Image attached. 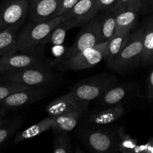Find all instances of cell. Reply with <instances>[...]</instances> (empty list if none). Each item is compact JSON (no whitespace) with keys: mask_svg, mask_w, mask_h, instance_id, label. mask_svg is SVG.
<instances>
[{"mask_svg":"<svg viewBox=\"0 0 153 153\" xmlns=\"http://www.w3.org/2000/svg\"><path fill=\"white\" fill-rule=\"evenodd\" d=\"M78 131V137L87 149L94 152L116 153L119 151V128L88 124Z\"/></svg>","mask_w":153,"mask_h":153,"instance_id":"6da1fadb","label":"cell"},{"mask_svg":"<svg viewBox=\"0 0 153 153\" xmlns=\"http://www.w3.org/2000/svg\"><path fill=\"white\" fill-rule=\"evenodd\" d=\"M143 50V30L142 27L131 33L126 44L116 55L106 61L111 71L124 74L140 67Z\"/></svg>","mask_w":153,"mask_h":153,"instance_id":"7a4b0ae2","label":"cell"},{"mask_svg":"<svg viewBox=\"0 0 153 153\" xmlns=\"http://www.w3.org/2000/svg\"><path fill=\"white\" fill-rule=\"evenodd\" d=\"M69 19H70V16L64 13L58 17L46 20H30L17 35L19 51L31 52L35 50L60 22Z\"/></svg>","mask_w":153,"mask_h":153,"instance_id":"3957f363","label":"cell"},{"mask_svg":"<svg viewBox=\"0 0 153 153\" xmlns=\"http://www.w3.org/2000/svg\"><path fill=\"white\" fill-rule=\"evenodd\" d=\"M117 83L118 79L114 75L100 73L80 81L70 91L80 100L91 102L93 100H97Z\"/></svg>","mask_w":153,"mask_h":153,"instance_id":"277c9868","label":"cell"},{"mask_svg":"<svg viewBox=\"0 0 153 153\" xmlns=\"http://www.w3.org/2000/svg\"><path fill=\"white\" fill-rule=\"evenodd\" d=\"M7 82H16L29 88H38L52 85L57 79V75L48 64L35 66L14 73H4Z\"/></svg>","mask_w":153,"mask_h":153,"instance_id":"5b68a950","label":"cell"},{"mask_svg":"<svg viewBox=\"0 0 153 153\" xmlns=\"http://www.w3.org/2000/svg\"><path fill=\"white\" fill-rule=\"evenodd\" d=\"M47 64L44 61L43 46H39L31 52H17L0 58V72L14 73L29 67Z\"/></svg>","mask_w":153,"mask_h":153,"instance_id":"8992f818","label":"cell"},{"mask_svg":"<svg viewBox=\"0 0 153 153\" xmlns=\"http://www.w3.org/2000/svg\"><path fill=\"white\" fill-rule=\"evenodd\" d=\"M106 43H100L94 47L88 48L75 56L64 60L57 64L58 70L66 72L68 70H82L97 66L105 56Z\"/></svg>","mask_w":153,"mask_h":153,"instance_id":"52a82bcc","label":"cell"},{"mask_svg":"<svg viewBox=\"0 0 153 153\" xmlns=\"http://www.w3.org/2000/svg\"><path fill=\"white\" fill-rule=\"evenodd\" d=\"M140 87L134 82H125L114 85L97 100L98 107L101 108L111 107L130 100L142 98Z\"/></svg>","mask_w":153,"mask_h":153,"instance_id":"ba28073f","label":"cell"},{"mask_svg":"<svg viewBox=\"0 0 153 153\" xmlns=\"http://www.w3.org/2000/svg\"><path fill=\"white\" fill-rule=\"evenodd\" d=\"M53 84L38 88H30L10 94L0 100V106L8 109L21 108L42 100L51 94L54 89Z\"/></svg>","mask_w":153,"mask_h":153,"instance_id":"9c48e42d","label":"cell"},{"mask_svg":"<svg viewBox=\"0 0 153 153\" xmlns=\"http://www.w3.org/2000/svg\"><path fill=\"white\" fill-rule=\"evenodd\" d=\"M28 13V0H4L0 4V31L20 27Z\"/></svg>","mask_w":153,"mask_h":153,"instance_id":"30bf717a","label":"cell"},{"mask_svg":"<svg viewBox=\"0 0 153 153\" xmlns=\"http://www.w3.org/2000/svg\"><path fill=\"white\" fill-rule=\"evenodd\" d=\"M102 43V42L100 35L97 15L96 17L93 18L82 25V29L79 32L76 41L73 43V46L70 48V52L67 58H72L85 49L94 47Z\"/></svg>","mask_w":153,"mask_h":153,"instance_id":"8fae6325","label":"cell"},{"mask_svg":"<svg viewBox=\"0 0 153 153\" xmlns=\"http://www.w3.org/2000/svg\"><path fill=\"white\" fill-rule=\"evenodd\" d=\"M89 103L76 97L70 91L50 102L46 105L45 111L48 116H56L71 112H80L85 114L88 112Z\"/></svg>","mask_w":153,"mask_h":153,"instance_id":"7c38bea8","label":"cell"},{"mask_svg":"<svg viewBox=\"0 0 153 153\" xmlns=\"http://www.w3.org/2000/svg\"><path fill=\"white\" fill-rule=\"evenodd\" d=\"M62 0H28V14L31 21L55 18Z\"/></svg>","mask_w":153,"mask_h":153,"instance_id":"4fadbf2b","label":"cell"},{"mask_svg":"<svg viewBox=\"0 0 153 153\" xmlns=\"http://www.w3.org/2000/svg\"><path fill=\"white\" fill-rule=\"evenodd\" d=\"M126 111L124 103L106 108L104 110L94 112L90 115L87 120V124L94 125H109L120 119Z\"/></svg>","mask_w":153,"mask_h":153,"instance_id":"5bb4252c","label":"cell"},{"mask_svg":"<svg viewBox=\"0 0 153 153\" xmlns=\"http://www.w3.org/2000/svg\"><path fill=\"white\" fill-rule=\"evenodd\" d=\"M100 12L97 0H79L71 10L65 13L70 19H77L86 23L96 17Z\"/></svg>","mask_w":153,"mask_h":153,"instance_id":"9a60e30c","label":"cell"},{"mask_svg":"<svg viewBox=\"0 0 153 153\" xmlns=\"http://www.w3.org/2000/svg\"><path fill=\"white\" fill-rule=\"evenodd\" d=\"M143 50L140 67L153 64V14L151 13L143 20Z\"/></svg>","mask_w":153,"mask_h":153,"instance_id":"2e32d148","label":"cell"},{"mask_svg":"<svg viewBox=\"0 0 153 153\" xmlns=\"http://www.w3.org/2000/svg\"><path fill=\"white\" fill-rule=\"evenodd\" d=\"M85 22L77 19H69L67 20L60 22L49 34L47 37L42 42L40 46H44L46 43L55 46V45H62L65 40L67 33L69 30L76 27H82Z\"/></svg>","mask_w":153,"mask_h":153,"instance_id":"e0dca14e","label":"cell"},{"mask_svg":"<svg viewBox=\"0 0 153 153\" xmlns=\"http://www.w3.org/2000/svg\"><path fill=\"white\" fill-rule=\"evenodd\" d=\"M139 14L136 10L128 7L122 10H118L116 19L114 34H129L138 25Z\"/></svg>","mask_w":153,"mask_h":153,"instance_id":"ac0fdd59","label":"cell"},{"mask_svg":"<svg viewBox=\"0 0 153 153\" xmlns=\"http://www.w3.org/2000/svg\"><path fill=\"white\" fill-rule=\"evenodd\" d=\"M85 114L80 112H71L63 114L51 116L53 120L52 130L53 132H70L79 124Z\"/></svg>","mask_w":153,"mask_h":153,"instance_id":"d6986e66","label":"cell"},{"mask_svg":"<svg viewBox=\"0 0 153 153\" xmlns=\"http://www.w3.org/2000/svg\"><path fill=\"white\" fill-rule=\"evenodd\" d=\"M53 124V120L51 116H47L46 118L42 120L40 122L31 126L28 128H25L23 131H20L16 135L14 138V143H21L27 140L35 137L46 131L51 130Z\"/></svg>","mask_w":153,"mask_h":153,"instance_id":"ffe728a7","label":"cell"},{"mask_svg":"<svg viewBox=\"0 0 153 153\" xmlns=\"http://www.w3.org/2000/svg\"><path fill=\"white\" fill-rule=\"evenodd\" d=\"M117 14L118 10H114L103 11L101 14L98 15L99 27L102 43L107 42L114 34Z\"/></svg>","mask_w":153,"mask_h":153,"instance_id":"44dd1931","label":"cell"},{"mask_svg":"<svg viewBox=\"0 0 153 153\" xmlns=\"http://www.w3.org/2000/svg\"><path fill=\"white\" fill-rule=\"evenodd\" d=\"M19 27L0 31V58L19 51L17 35Z\"/></svg>","mask_w":153,"mask_h":153,"instance_id":"7402d4cb","label":"cell"},{"mask_svg":"<svg viewBox=\"0 0 153 153\" xmlns=\"http://www.w3.org/2000/svg\"><path fill=\"white\" fill-rule=\"evenodd\" d=\"M130 35L131 33L114 34L113 37L108 40L106 43L105 56V60L106 61L113 58L123 49V47L126 44Z\"/></svg>","mask_w":153,"mask_h":153,"instance_id":"603a6c76","label":"cell"},{"mask_svg":"<svg viewBox=\"0 0 153 153\" xmlns=\"http://www.w3.org/2000/svg\"><path fill=\"white\" fill-rule=\"evenodd\" d=\"M52 152L55 153H72L73 152L69 132L54 133Z\"/></svg>","mask_w":153,"mask_h":153,"instance_id":"cb8c5ba5","label":"cell"},{"mask_svg":"<svg viewBox=\"0 0 153 153\" xmlns=\"http://www.w3.org/2000/svg\"><path fill=\"white\" fill-rule=\"evenodd\" d=\"M119 151L123 153H137V140L126 134L123 126L119 127Z\"/></svg>","mask_w":153,"mask_h":153,"instance_id":"d4e9b609","label":"cell"},{"mask_svg":"<svg viewBox=\"0 0 153 153\" xmlns=\"http://www.w3.org/2000/svg\"><path fill=\"white\" fill-rule=\"evenodd\" d=\"M22 117H16L11 120H7L4 125L0 127V146L14 134L22 124Z\"/></svg>","mask_w":153,"mask_h":153,"instance_id":"484cf974","label":"cell"},{"mask_svg":"<svg viewBox=\"0 0 153 153\" xmlns=\"http://www.w3.org/2000/svg\"><path fill=\"white\" fill-rule=\"evenodd\" d=\"M30 88L29 87L16 82H7L3 85H0V100H2L17 91Z\"/></svg>","mask_w":153,"mask_h":153,"instance_id":"4316f807","label":"cell"},{"mask_svg":"<svg viewBox=\"0 0 153 153\" xmlns=\"http://www.w3.org/2000/svg\"><path fill=\"white\" fill-rule=\"evenodd\" d=\"M79 1V0H62L58 10L55 13V18L64 15L67 11L71 10Z\"/></svg>","mask_w":153,"mask_h":153,"instance_id":"83f0119b","label":"cell"},{"mask_svg":"<svg viewBox=\"0 0 153 153\" xmlns=\"http://www.w3.org/2000/svg\"><path fill=\"white\" fill-rule=\"evenodd\" d=\"M117 3L118 0H97V4L100 12L115 10Z\"/></svg>","mask_w":153,"mask_h":153,"instance_id":"f1b7e54d","label":"cell"},{"mask_svg":"<svg viewBox=\"0 0 153 153\" xmlns=\"http://www.w3.org/2000/svg\"><path fill=\"white\" fill-rule=\"evenodd\" d=\"M146 97L153 102V67L149 70L146 79Z\"/></svg>","mask_w":153,"mask_h":153,"instance_id":"f546056e","label":"cell"},{"mask_svg":"<svg viewBox=\"0 0 153 153\" xmlns=\"http://www.w3.org/2000/svg\"><path fill=\"white\" fill-rule=\"evenodd\" d=\"M153 153V137L150 138L149 141L144 145L138 146L137 148V153Z\"/></svg>","mask_w":153,"mask_h":153,"instance_id":"4dcf8cb0","label":"cell"},{"mask_svg":"<svg viewBox=\"0 0 153 153\" xmlns=\"http://www.w3.org/2000/svg\"><path fill=\"white\" fill-rule=\"evenodd\" d=\"M144 1L145 0H131L129 7L136 10L138 13H142L143 5H144Z\"/></svg>","mask_w":153,"mask_h":153,"instance_id":"1f68e13d","label":"cell"},{"mask_svg":"<svg viewBox=\"0 0 153 153\" xmlns=\"http://www.w3.org/2000/svg\"><path fill=\"white\" fill-rule=\"evenodd\" d=\"M153 13V0H145L142 13L143 15L151 14Z\"/></svg>","mask_w":153,"mask_h":153,"instance_id":"d6a6232c","label":"cell"},{"mask_svg":"<svg viewBox=\"0 0 153 153\" xmlns=\"http://www.w3.org/2000/svg\"><path fill=\"white\" fill-rule=\"evenodd\" d=\"M130 3H131V0H118L117 5L115 10L120 11V10L128 8L130 6Z\"/></svg>","mask_w":153,"mask_h":153,"instance_id":"836d02e7","label":"cell"},{"mask_svg":"<svg viewBox=\"0 0 153 153\" xmlns=\"http://www.w3.org/2000/svg\"><path fill=\"white\" fill-rule=\"evenodd\" d=\"M6 114H0V127L1 126L4 125L6 122H7V120H4V117Z\"/></svg>","mask_w":153,"mask_h":153,"instance_id":"e575fe53","label":"cell"},{"mask_svg":"<svg viewBox=\"0 0 153 153\" xmlns=\"http://www.w3.org/2000/svg\"><path fill=\"white\" fill-rule=\"evenodd\" d=\"M7 112H6V108L0 106V114H6Z\"/></svg>","mask_w":153,"mask_h":153,"instance_id":"d590c367","label":"cell"},{"mask_svg":"<svg viewBox=\"0 0 153 153\" xmlns=\"http://www.w3.org/2000/svg\"><path fill=\"white\" fill-rule=\"evenodd\" d=\"M0 82H1V78H0Z\"/></svg>","mask_w":153,"mask_h":153,"instance_id":"8d00e7d4","label":"cell"}]
</instances>
